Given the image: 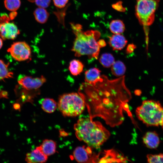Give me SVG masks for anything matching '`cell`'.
<instances>
[{"instance_id": "cell-21", "label": "cell", "mask_w": 163, "mask_h": 163, "mask_svg": "<svg viewBox=\"0 0 163 163\" xmlns=\"http://www.w3.org/2000/svg\"><path fill=\"white\" fill-rule=\"evenodd\" d=\"M9 65L0 59V80L4 81L5 79L13 78V73L8 68Z\"/></svg>"}, {"instance_id": "cell-16", "label": "cell", "mask_w": 163, "mask_h": 163, "mask_svg": "<svg viewBox=\"0 0 163 163\" xmlns=\"http://www.w3.org/2000/svg\"><path fill=\"white\" fill-rule=\"evenodd\" d=\"M40 146L43 153L48 156L53 155L56 152V143L53 140L45 139Z\"/></svg>"}, {"instance_id": "cell-25", "label": "cell", "mask_w": 163, "mask_h": 163, "mask_svg": "<svg viewBox=\"0 0 163 163\" xmlns=\"http://www.w3.org/2000/svg\"><path fill=\"white\" fill-rule=\"evenodd\" d=\"M149 163H163V153L153 155L149 154L147 156Z\"/></svg>"}, {"instance_id": "cell-22", "label": "cell", "mask_w": 163, "mask_h": 163, "mask_svg": "<svg viewBox=\"0 0 163 163\" xmlns=\"http://www.w3.org/2000/svg\"><path fill=\"white\" fill-rule=\"evenodd\" d=\"M126 70L124 64L120 61L115 62L111 66V72L114 75L116 76L123 75L125 73Z\"/></svg>"}, {"instance_id": "cell-27", "label": "cell", "mask_w": 163, "mask_h": 163, "mask_svg": "<svg viewBox=\"0 0 163 163\" xmlns=\"http://www.w3.org/2000/svg\"><path fill=\"white\" fill-rule=\"evenodd\" d=\"M69 0H53L55 6L59 8H62L65 7Z\"/></svg>"}, {"instance_id": "cell-14", "label": "cell", "mask_w": 163, "mask_h": 163, "mask_svg": "<svg viewBox=\"0 0 163 163\" xmlns=\"http://www.w3.org/2000/svg\"><path fill=\"white\" fill-rule=\"evenodd\" d=\"M143 142L148 148H156L158 146L160 141L158 134L155 131L147 132L143 137Z\"/></svg>"}, {"instance_id": "cell-3", "label": "cell", "mask_w": 163, "mask_h": 163, "mask_svg": "<svg viewBox=\"0 0 163 163\" xmlns=\"http://www.w3.org/2000/svg\"><path fill=\"white\" fill-rule=\"evenodd\" d=\"M73 33L75 36L72 50L77 57L87 55L89 58L97 59L100 48L97 40L100 33L96 30H82V25L70 23Z\"/></svg>"}, {"instance_id": "cell-12", "label": "cell", "mask_w": 163, "mask_h": 163, "mask_svg": "<svg viewBox=\"0 0 163 163\" xmlns=\"http://www.w3.org/2000/svg\"><path fill=\"white\" fill-rule=\"evenodd\" d=\"M47 158L48 156L43 153L40 146L26 154L25 161L29 163H43L46 162Z\"/></svg>"}, {"instance_id": "cell-10", "label": "cell", "mask_w": 163, "mask_h": 163, "mask_svg": "<svg viewBox=\"0 0 163 163\" xmlns=\"http://www.w3.org/2000/svg\"><path fill=\"white\" fill-rule=\"evenodd\" d=\"M46 81V78L43 76L36 78L26 76L19 78L18 82L23 88L30 90L39 88Z\"/></svg>"}, {"instance_id": "cell-8", "label": "cell", "mask_w": 163, "mask_h": 163, "mask_svg": "<svg viewBox=\"0 0 163 163\" xmlns=\"http://www.w3.org/2000/svg\"><path fill=\"white\" fill-rule=\"evenodd\" d=\"M12 57L18 61L26 60L29 59L31 54L30 47L24 41L14 43L7 50Z\"/></svg>"}, {"instance_id": "cell-6", "label": "cell", "mask_w": 163, "mask_h": 163, "mask_svg": "<svg viewBox=\"0 0 163 163\" xmlns=\"http://www.w3.org/2000/svg\"><path fill=\"white\" fill-rule=\"evenodd\" d=\"M84 98L79 93L65 94L59 98L57 107L63 116L74 117L80 115L85 108Z\"/></svg>"}, {"instance_id": "cell-34", "label": "cell", "mask_w": 163, "mask_h": 163, "mask_svg": "<svg viewBox=\"0 0 163 163\" xmlns=\"http://www.w3.org/2000/svg\"><path fill=\"white\" fill-rule=\"evenodd\" d=\"M161 125L162 126V128L163 129V115H162V119H161Z\"/></svg>"}, {"instance_id": "cell-20", "label": "cell", "mask_w": 163, "mask_h": 163, "mask_svg": "<svg viewBox=\"0 0 163 163\" xmlns=\"http://www.w3.org/2000/svg\"><path fill=\"white\" fill-rule=\"evenodd\" d=\"M83 67L84 65L81 61L73 59L70 62L69 69L72 75L76 76L82 72Z\"/></svg>"}, {"instance_id": "cell-9", "label": "cell", "mask_w": 163, "mask_h": 163, "mask_svg": "<svg viewBox=\"0 0 163 163\" xmlns=\"http://www.w3.org/2000/svg\"><path fill=\"white\" fill-rule=\"evenodd\" d=\"M92 148L89 146L77 147L73 152V158L80 163L99 162V154L93 152Z\"/></svg>"}, {"instance_id": "cell-15", "label": "cell", "mask_w": 163, "mask_h": 163, "mask_svg": "<svg viewBox=\"0 0 163 163\" xmlns=\"http://www.w3.org/2000/svg\"><path fill=\"white\" fill-rule=\"evenodd\" d=\"M127 42L125 37L121 34H114L109 37V44L113 50L122 49Z\"/></svg>"}, {"instance_id": "cell-11", "label": "cell", "mask_w": 163, "mask_h": 163, "mask_svg": "<svg viewBox=\"0 0 163 163\" xmlns=\"http://www.w3.org/2000/svg\"><path fill=\"white\" fill-rule=\"evenodd\" d=\"M99 162H125L128 160L126 158L114 150L104 151Z\"/></svg>"}, {"instance_id": "cell-31", "label": "cell", "mask_w": 163, "mask_h": 163, "mask_svg": "<svg viewBox=\"0 0 163 163\" xmlns=\"http://www.w3.org/2000/svg\"><path fill=\"white\" fill-rule=\"evenodd\" d=\"M135 48V46L133 44H130L128 46L127 50L128 52H130L133 51Z\"/></svg>"}, {"instance_id": "cell-5", "label": "cell", "mask_w": 163, "mask_h": 163, "mask_svg": "<svg viewBox=\"0 0 163 163\" xmlns=\"http://www.w3.org/2000/svg\"><path fill=\"white\" fill-rule=\"evenodd\" d=\"M163 113V107L158 101L145 100L136 110L139 120L148 126L161 125Z\"/></svg>"}, {"instance_id": "cell-2", "label": "cell", "mask_w": 163, "mask_h": 163, "mask_svg": "<svg viewBox=\"0 0 163 163\" xmlns=\"http://www.w3.org/2000/svg\"><path fill=\"white\" fill-rule=\"evenodd\" d=\"M74 128L77 139L92 148H99L110 136L109 131L100 122L93 121L90 117L79 119Z\"/></svg>"}, {"instance_id": "cell-26", "label": "cell", "mask_w": 163, "mask_h": 163, "mask_svg": "<svg viewBox=\"0 0 163 163\" xmlns=\"http://www.w3.org/2000/svg\"><path fill=\"white\" fill-rule=\"evenodd\" d=\"M35 2L38 7L46 8L50 5L51 0H35Z\"/></svg>"}, {"instance_id": "cell-29", "label": "cell", "mask_w": 163, "mask_h": 163, "mask_svg": "<svg viewBox=\"0 0 163 163\" xmlns=\"http://www.w3.org/2000/svg\"><path fill=\"white\" fill-rule=\"evenodd\" d=\"M13 108L16 110H18L19 111L21 110L20 104L18 103H15L13 104Z\"/></svg>"}, {"instance_id": "cell-30", "label": "cell", "mask_w": 163, "mask_h": 163, "mask_svg": "<svg viewBox=\"0 0 163 163\" xmlns=\"http://www.w3.org/2000/svg\"><path fill=\"white\" fill-rule=\"evenodd\" d=\"M98 43L100 47L104 46L106 45V43L103 40H100L98 41Z\"/></svg>"}, {"instance_id": "cell-18", "label": "cell", "mask_w": 163, "mask_h": 163, "mask_svg": "<svg viewBox=\"0 0 163 163\" xmlns=\"http://www.w3.org/2000/svg\"><path fill=\"white\" fill-rule=\"evenodd\" d=\"M42 109L45 112L51 113L53 112L57 107V104L53 99L46 98L43 99L41 102Z\"/></svg>"}, {"instance_id": "cell-28", "label": "cell", "mask_w": 163, "mask_h": 163, "mask_svg": "<svg viewBox=\"0 0 163 163\" xmlns=\"http://www.w3.org/2000/svg\"><path fill=\"white\" fill-rule=\"evenodd\" d=\"M112 7L116 10L120 12H124L126 11V8L123 7L121 2H118L113 4Z\"/></svg>"}, {"instance_id": "cell-17", "label": "cell", "mask_w": 163, "mask_h": 163, "mask_svg": "<svg viewBox=\"0 0 163 163\" xmlns=\"http://www.w3.org/2000/svg\"><path fill=\"white\" fill-rule=\"evenodd\" d=\"M34 14L36 20L41 24L46 22L50 15L45 8L39 7L34 10Z\"/></svg>"}, {"instance_id": "cell-32", "label": "cell", "mask_w": 163, "mask_h": 163, "mask_svg": "<svg viewBox=\"0 0 163 163\" xmlns=\"http://www.w3.org/2000/svg\"><path fill=\"white\" fill-rule=\"evenodd\" d=\"M8 93L7 92L5 91H2L0 93V98L4 97L7 98Z\"/></svg>"}, {"instance_id": "cell-23", "label": "cell", "mask_w": 163, "mask_h": 163, "mask_svg": "<svg viewBox=\"0 0 163 163\" xmlns=\"http://www.w3.org/2000/svg\"><path fill=\"white\" fill-rule=\"evenodd\" d=\"M99 62L104 67L108 68L111 66L115 62V59L113 56L111 54L104 53L101 56Z\"/></svg>"}, {"instance_id": "cell-13", "label": "cell", "mask_w": 163, "mask_h": 163, "mask_svg": "<svg viewBox=\"0 0 163 163\" xmlns=\"http://www.w3.org/2000/svg\"><path fill=\"white\" fill-rule=\"evenodd\" d=\"M101 71L97 68H94L86 71L85 72V81L86 83L95 86L103 79L101 76Z\"/></svg>"}, {"instance_id": "cell-19", "label": "cell", "mask_w": 163, "mask_h": 163, "mask_svg": "<svg viewBox=\"0 0 163 163\" xmlns=\"http://www.w3.org/2000/svg\"><path fill=\"white\" fill-rule=\"evenodd\" d=\"M109 29L114 34H121L125 30V27L123 21L120 20L112 21L109 24Z\"/></svg>"}, {"instance_id": "cell-33", "label": "cell", "mask_w": 163, "mask_h": 163, "mask_svg": "<svg viewBox=\"0 0 163 163\" xmlns=\"http://www.w3.org/2000/svg\"><path fill=\"white\" fill-rule=\"evenodd\" d=\"M3 45L2 39L0 37V49L1 48Z\"/></svg>"}, {"instance_id": "cell-4", "label": "cell", "mask_w": 163, "mask_h": 163, "mask_svg": "<svg viewBox=\"0 0 163 163\" xmlns=\"http://www.w3.org/2000/svg\"><path fill=\"white\" fill-rule=\"evenodd\" d=\"M160 0H137L135 14L142 26L145 35L146 49L148 53L149 27L153 23L155 13L158 8Z\"/></svg>"}, {"instance_id": "cell-24", "label": "cell", "mask_w": 163, "mask_h": 163, "mask_svg": "<svg viewBox=\"0 0 163 163\" xmlns=\"http://www.w3.org/2000/svg\"><path fill=\"white\" fill-rule=\"evenodd\" d=\"M4 4L5 8L8 10L15 11L20 6V0H5Z\"/></svg>"}, {"instance_id": "cell-7", "label": "cell", "mask_w": 163, "mask_h": 163, "mask_svg": "<svg viewBox=\"0 0 163 163\" xmlns=\"http://www.w3.org/2000/svg\"><path fill=\"white\" fill-rule=\"evenodd\" d=\"M10 18L5 14L0 17V37L3 40H14L20 34L17 26L9 22Z\"/></svg>"}, {"instance_id": "cell-1", "label": "cell", "mask_w": 163, "mask_h": 163, "mask_svg": "<svg viewBox=\"0 0 163 163\" xmlns=\"http://www.w3.org/2000/svg\"><path fill=\"white\" fill-rule=\"evenodd\" d=\"M84 91L88 100V107L90 117L102 118L111 127L120 125L123 122V112H129L127 102L131 95L128 90L120 91L117 88L97 89L94 86L87 83L84 85Z\"/></svg>"}]
</instances>
